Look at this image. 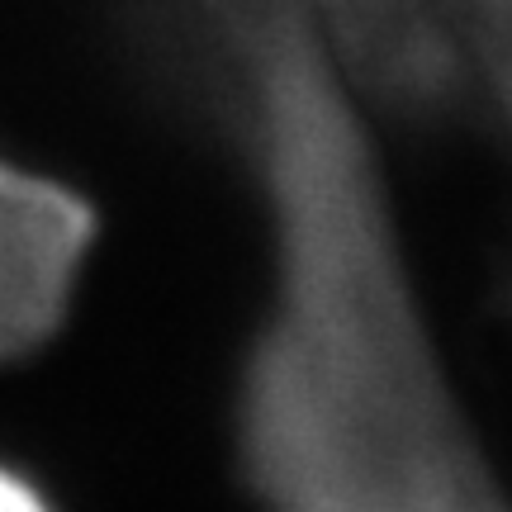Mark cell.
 Segmentation results:
<instances>
[{"label": "cell", "instance_id": "6da1fadb", "mask_svg": "<svg viewBox=\"0 0 512 512\" xmlns=\"http://www.w3.org/2000/svg\"><path fill=\"white\" fill-rule=\"evenodd\" d=\"M233 67L261 313L238 460L261 512H512L446 399L399 195L299 0H204Z\"/></svg>", "mask_w": 512, "mask_h": 512}, {"label": "cell", "instance_id": "7a4b0ae2", "mask_svg": "<svg viewBox=\"0 0 512 512\" xmlns=\"http://www.w3.org/2000/svg\"><path fill=\"white\" fill-rule=\"evenodd\" d=\"M91 242L81 195L0 162V361L34 356L62 332Z\"/></svg>", "mask_w": 512, "mask_h": 512}, {"label": "cell", "instance_id": "3957f363", "mask_svg": "<svg viewBox=\"0 0 512 512\" xmlns=\"http://www.w3.org/2000/svg\"><path fill=\"white\" fill-rule=\"evenodd\" d=\"M0 512H53V503L38 494L29 479H19L15 470L0 465Z\"/></svg>", "mask_w": 512, "mask_h": 512}]
</instances>
